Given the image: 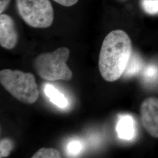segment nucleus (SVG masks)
<instances>
[{"label":"nucleus","mask_w":158,"mask_h":158,"mask_svg":"<svg viewBox=\"0 0 158 158\" xmlns=\"http://www.w3.org/2000/svg\"><path fill=\"white\" fill-rule=\"evenodd\" d=\"M57 4L64 6H71L76 4L79 0H53Z\"/></svg>","instance_id":"nucleus-15"},{"label":"nucleus","mask_w":158,"mask_h":158,"mask_svg":"<svg viewBox=\"0 0 158 158\" xmlns=\"http://www.w3.org/2000/svg\"><path fill=\"white\" fill-rule=\"evenodd\" d=\"M145 79L148 81H153L158 77V68L155 65L148 66L144 71Z\"/></svg>","instance_id":"nucleus-13"},{"label":"nucleus","mask_w":158,"mask_h":158,"mask_svg":"<svg viewBox=\"0 0 158 158\" xmlns=\"http://www.w3.org/2000/svg\"><path fill=\"white\" fill-rule=\"evenodd\" d=\"M132 51L131 40L125 31L117 29L108 34L99 55L98 66L102 77L108 82L117 80L125 72Z\"/></svg>","instance_id":"nucleus-1"},{"label":"nucleus","mask_w":158,"mask_h":158,"mask_svg":"<svg viewBox=\"0 0 158 158\" xmlns=\"http://www.w3.org/2000/svg\"><path fill=\"white\" fill-rule=\"evenodd\" d=\"M69 55L70 51L66 47L40 54L34 61L36 73L40 78L47 81L70 80L73 73L66 63Z\"/></svg>","instance_id":"nucleus-2"},{"label":"nucleus","mask_w":158,"mask_h":158,"mask_svg":"<svg viewBox=\"0 0 158 158\" xmlns=\"http://www.w3.org/2000/svg\"><path fill=\"white\" fill-rule=\"evenodd\" d=\"M142 61L141 58L136 54L132 53L130 60L125 70L126 76H130L138 73L141 69Z\"/></svg>","instance_id":"nucleus-9"},{"label":"nucleus","mask_w":158,"mask_h":158,"mask_svg":"<svg viewBox=\"0 0 158 158\" xmlns=\"http://www.w3.org/2000/svg\"><path fill=\"white\" fill-rule=\"evenodd\" d=\"M11 0H0V14H2L8 6Z\"/></svg>","instance_id":"nucleus-16"},{"label":"nucleus","mask_w":158,"mask_h":158,"mask_svg":"<svg viewBox=\"0 0 158 158\" xmlns=\"http://www.w3.org/2000/svg\"><path fill=\"white\" fill-rule=\"evenodd\" d=\"M59 152L54 148H42L34 154L32 158H60Z\"/></svg>","instance_id":"nucleus-10"},{"label":"nucleus","mask_w":158,"mask_h":158,"mask_svg":"<svg viewBox=\"0 0 158 158\" xmlns=\"http://www.w3.org/2000/svg\"><path fill=\"white\" fill-rule=\"evenodd\" d=\"M12 142L9 139H4L0 143V157H7L12 149Z\"/></svg>","instance_id":"nucleus-12"},{"label":"nucleus","mask_w":158,"mask_h":158,"mask_svg":"<svg viewBox=\"0 0 158 158\" xmlns=\"http://www.w3.org/2000/svg\"><path fill=\"white\" fill-rule=\"evenodd\" d=\"M2 87L15 98L26 104H33L40 97L34 75L20 70L4 69L0 72Z\"/></svg>","instance_id":"nucleus-3"},{"label":"nucleus","mask_w":158,"mask_h":158,"mask_svg":"<svg viewBox=\"0 0 158 158\" xmlns=\"http://www.w3.org/2000/svg\"><path fill=\"white\" fill-rule=\"evenodd\" d=\"M44 92L52 103L58 107L64 108L68 106V100L66 97L60 91L51 85H46L44 88Z\"/></svg>","instance_id":"nucleus-8"},{"label":"nucleus","mask_w":158,"mask_h":158,"mask_svg":"<svg viewBox=\"0 0 158 158\" xmlns=\"http://www.w3.org/2000/svg\"><path fill=\"white\" fill-rule=\"evenodd\" d=\"M142 123L151 135L158 138V98L149 97L141 106Z\"/></svg>","instance_id":"nucleus-5"},{"label":"nucleus","mask_w":158,"mask_h":158,"mask_svg":"<svg viewBox=\"0 0 158 158\" xmlns=\"http://www.w3.org/2000/svg\"><path fill=\"white\" fill-rule=\"evenodd\" d=\"M18 35L15 23L6 14L0 15V45L6 49H12L17 45Z\"/></svg>","instance_id":"nucleus-6"},{"label":"nucleus","mask_w":158,"mask_h":158,"mask_svg":"<svg viewBox=\"0 0 158 158\" xmlns=\"http://www.w3.org/2000/svg\"><path fill=\"white\" fill-rule=\"evenodd\" d=\"M19 15L29 26L35 28L51 27L54 11L49 0H16Z\"/></svg>","instance_id":"nucleus-4"},{"label":"nucleus","mask_w":158,"mask_h":158,"mask_svg":"<svg viewBox=\"0 0 158 158\" xmlns=\"http://www.w3.org/2000/svg\"><path fill=\"white\" fill-rule=\"evenodd\" d=\"M82 143L80 141H73L68 145V150L71 155H77L80 152L83 148Z\"/></svg>","instance_id":"nucleus-14"},{"label":"nucleus","mask_w":158,"mask_h":158,"mask_svg":"<svg viewBox=\"0 0 158 158\" xmlns=\"http://www.w3.org/2000/svg\"><path fill=\"white\" fill-rule=\"evenodd\" d=\"M116 131L119 138L130 141L136 134L135 123L132 117L130 115H123L119 119Z\"/></svg>","instance_id":"nucleus-7"},{"label":"nucleus","mask_w":158,"mask_h":158,"mask_svg":"<svg viewBox=\"0 0 158 158\" xmlns=\"http://www.w3.org/2000/svg\"><path fill=\"white\" fill-rule=\"evenodd\" d=\"M142 10L148 14H158V0H141Z\"/></svg>","instance_id":"nucleus-11"}]
</instances>
